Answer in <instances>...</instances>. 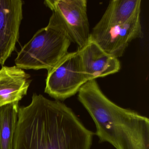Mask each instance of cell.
Masks as SVG:
<instances>
[{"instance_id": "obj_10", "label": "cell", "mask_w": 149, "mask_h": 149, "mask_svg": "<svg viewBox=\"0 0 149 149\" xmlns=\"http://www.w3.org/2000/svg\"><path fill=\"white\" fill-rule=\"evenodd\" d=\"M141 0L111 1L101 19L92 30H100L125 23L141 13Z\"/></svg>"}, {"instance_id": "obj_4", "label": "cell", "mask_w": 149, "mask_h": 149, "mask_svg": "<svg viewBox=\"0 0 149 149\" xmlns=\"http://www.w3.org/2000/svg\"><path fill=\"white\" fill-rule=\"evenodd\" d=\"M88 81L77 52H69L48 71L45 93L61 102L77 94Z\"/></svg>"}, {"instance_id": "obj_5", "label": "cell", "mask_w": 149, "mask_h": 149, "mask_svg": "<svg viewBox=\"0 0 149 149\" xmlns=\"http://www.w3.org/2000/svg\"><path fill=\"white\" fill-rule=\"evenodd\" d=\"M87 0H45L44 4L54 13L65 26L77 50L90 40Z\"/></svg>"}, {"instance_id": "obj_7", "label": "cell", "mask_w": 149, "mask_h": 149, "mask_svg": "<svg viewBox=\"0 0 149 149\" xmlns=\"http://www.w3.org/2000/svg\"><path fill=\"white\" fill-rule=\"evenodd\" d=\"M21 0H0V64L3 66L16 48L23 19Z\"/></svg>"}, {"instance_id": "obj_2", "label": "cell", "mask_w": 149, "mask_h": 149, "mask_svg": "<svg viewBox=\"0 0 149 149\" xmlns=\"http://www.w3.org/2000/svg\"><path fill=\"white\" fill-rule=\"evenodd\" d=\"M78 99L95 123L100 143L116 149H149V119L135 111L118 106L102 91L96 79L85 83Z\"/></svg>"}, {"instance_id": "obj_6", "label": "cell", "mask_w": 149, "mask_h": 149, "mask_svg": "<svg viewBox=\"0 0 149 149\" xmlns=\"http://www.w3.org/2000/svg\"><path fill=\"white\" fill-rule=\"evenodd\" d=\"M140 13L124 24L100 30L92 29L90 40L109 54L121 57L132 41L143 36Z\"/></svg>"}, {"instance_id": "obj_1", "label": "cell", "mask_w": 149, "mask_h": 149, "mask_svg": "<svg viewBox=\"0 0 149 149\" xmlns=\"http://www.w3.org/2000/svg\"><path fill=\"white\" fill-rule=\"evenodd\" d=\"M95 134L65 104L34 93L19 107L14 149H91Z\"/></svg>"}, {"instance_id": "obj_3", "label": "cell", "mask_w": 149, "mask_h": 149, "mask_svg": "<svg viewBox=\"0 0 149 149\" xmlns=\"http://www.w3.org/2000/svg\"><path fill=\"white\" fill-rule=\"evenodd\" d=\"M72 42L63 23L52 12L47 26L37 31L18 53L15 65L22 70L48 72L68 54Z\"/></svg>"}, {"instance_id": "obj_11", "label": "cell", "mask_w": 149, "mask_h": 149, "mask_svg": "<svg viewBox=\"0 0 149 149\" xmlns=\"http://www.w3.org/2000/svg\"><path fill=\"white\" fill-rule=\"evenodd\" d=\"M19 102L0 107V149H14Z\"/></svg>"}, {"instance_id": "obj_9", "label": "cell", "mask_w": 149, "mask_h": 149, "mask_svg": "<svg viewBox=\"0 0 149 149\" xmlns=\"http://www.w3.org/2000/svg\"><path fill=\"white\" fill-rule=\"evenodd\" d=\"M30 75L16 66L0 70V107L19 102L26 95L32 82Z\"/></svg>"}, {"instance_id": "obj_8", "label": "cell", "mask_w": 149, "mask_h": 149, "mask_svg": "<svg viewBox=\"0 0 149 149\" xmlns=\"http://www.w3.org/2000/svg\"><path fill=\"white\" fill-rule=\"evenodd\" d=\"M77 52L88 81L116 74L121 69L118 58L104 52L91 40L86 46Z\"/></svg>"}]
</instances>
